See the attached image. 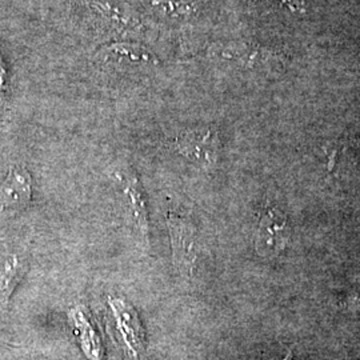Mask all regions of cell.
Wrapping results in <instances>:
<instances>
[{
    "label": "cell",
    "mask_w": 360,
    "mask_h": 360,
    "mask_svg": "<svg viewBox=\"0 0 360 360\" xmlns=\"http://www.w3.org/2000/svg\"><path fill=\"white\" fill-rule=\"evenodd\" d=\"M7 68L4 65V60H3V56L0 53V107L3 105L4 102V95L7 92Z\"/></svg>",
    "instance_id": "10"
},
{
    "label": "cell",
    "mask_w": 360,
    "mask_h": 360,
    "mask_svg": "<svg viewBox=\"0 0 360 360\" xmlns=\"http://www.w3.org/2000/svg\"><path fill=\"white\" fill-rule=\"evenodd\" d=\"M95 63L104 71L131 75L153 70L158 65V59L153 51L138 41L117 40L96 52Z\"/></svg>",
    "instance_id": "2"
},
{
    "label": "cell",
    "mask_w": 360,
    "mask_h": 360,
    "mask_svg": "<svg viewBox=\"0 0 360 360\" xmlns=\"http://www.w3.org/2000/svg\"><path fill=\"white\" fill-rule=\"evenodd\" d=\"M167 224L175 269L181 275H191L196 260V243L193 226L186 219L176 215H169Z\"/></svg>",
    "instance_id": "5"
},
{
    "label": "cell",
    "mask_w": 360,
    "mask_h": 360,
    "mask_svg": "<svg viewBox=\"0 0 360 360\" xmlns=\"http://www.w3.org/2000/svg\"><path fill=\"white\" fill-rule=\"evenodd\" d=\"M288 224L287 218L278 210L266 211L260 221L257 231V252L263 257H272L283 251L288 240Z\"/></svg>",
    "instance_id": "6"
},
{
    "label": "cell",
    "mask_w": 360,
    "mask_h": 360,
    "mask_svg": "<svg viewBox=\"0 0 360 360\" xmlns=\"http://www.w3.org/2000/svg\"><path fill=\"white\" fill-rule=\"evenodd\" d=\"M283 360H291V352L287 355V358H284Z\"/></svg>",
    "instance_id": "12"
},
{
    "label": "cell",
    "mask_w": 360,
    "mask_h": 360,
    "mask_svg": "<svg viewBox=\"0 0 360 360\" xmlns=\"http://www.w3.org/2000/svg\"><path fill=\"white\" fill-rule=\"evenodd\" d=\"M124 183V193H127L129 198V210L132 214L134 221L138 227L139 232L142 233L143 238L148 239V212L144 200V193L142 187L135 176H129L123 179Z\"/></svg>",
    "instance_id": "8"
},
{
    "label": "cell",
    "mask_w": 360,
    "mask_h": 360,
    "mask_svg": "<svg viewBox=\"0 0 360 360\" xmlns=\"http://www.w3.org/2000/svg\"><path fill=\"white\" fill-rule=\"evenodd\" d=\"M279 6L287 7L290 11L292 13H302L303 11V6L300 3V0H271Z\"/></svg>",
    "instance_id": "11"
},
{
    "label": "cell",
    "mask_w": 360,
    "mask_h": 360,
    "mask_svg": "<svg viewBox=\"0 0 360 360\" xmlns=\"http://www.w3.org/2000/svg\"><path fill=\"white\" fill-rule=\"evenodd\" d=\"M153 7L169 19H183L193 15L198 0H150Z\"/></svg>",
    "instance_id": "9"
},
{
    "label": "cell",
    "mask_w": 360,
    "mask_h": 360,
    "mask_svg": "<svg viewBox=\"0 0 360 360\" xmlns=\"http://www.w3.org/2000/svg\"><path fill=\"white\" fill-rule=\"evenodd\" d=\"M32 198V179L26 168H10L0 186V218L19 214Z\"/></svg>",
    "instance_id": "4"
},
{
    "label": "cell",
    "mask_w": 360,
    "mask_h": 360,
    "mask_svg": "<svg viewBox=\"0 0 360 360\" xmlns=\"http://www.w3.org/2000/svg\"><path fill=\"white\" fill-rule=\"evenodd\" d=\"M27 271L25 257L13 254L4 260L0 267V303L7 304L19 282L23 279Z\"/></svg>",
    "instance_id": "7"
},
{
    "label": "cell",
    "mask_w": 360,
    "mask_h": 360,
    "mask_svg": "<svg viewBox=\"0 0 360 360\" xmlns=\"http://www.w3.org/2000/svg\"><path fill=\"white\" fill-rule=\"evenodd\" d=\"M176 150L188 162L198 167H212L218 158V136L208 127L187 129L179 134L175 141Z\"/></svg>",
    "instance_id": "3"
},
{
    "label": "cell",
    "mask_w": 360,
    "mask_h": 360,
    "mask_svg": "<svg viewBox=\"0 0 360 360\" xmlns=\"http://www.w3.org/2000/svg\"><path fill=\"white\" fill-rule=\"evenodd\" d=\"M86 8L91 23L102 37L129 40L142 34L144 27L141 18L124 3L116 0H89Z\"/></svg>",
    "instance_id": "1"
}]
</instances>
